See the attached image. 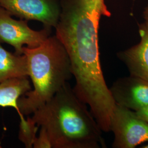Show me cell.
<instances>
[{"label":"cell","mask_w":148,"mask_h":148,"mask_svg":"<svg viewBox=\"0 0 148 148\" xmlns=\"http://www.w3.org/2000/svg\"><path fill=\"white\" fill-rule=\"evenodd\" d=\"M114 148H134L148 142V123L135 111L116 104L110 119Z\"/></svg>","instance_id":"cell-3"},{"label":"cell","mask_w":148,"mask_h":148,"mask_svg":"<svg viewBox=\"0 0 148 148\" xmlns=\"http://www.w3.org/2000/svg\"><path fill=\"white\" fill-rule=\"evenodd\" d=\"M140 41L137 45L117 54L126 65L130 75L148 81V25H139Z\"/></svg>","instance_id":"cell-7"},{"label":"cell","mask_w":148,"mask_h":148,"mask_svg":"<svg viewBox=\"0 0 148 148\" xmlns=\"http://www.w3.org/2000/svg\"><path fill=\"white\" fill-rule=\"evenodd\" d=\"M32 147L34 148H52L47 133L44 128L41 127L39 136L35 138Z\"/></svg>","instance_id":"cell-11"},{"label":"cell","mask_w":148,"mask_h":148,"mask_svg":"<svg viewBox=\"0 0 148 148\" xmlns=\"http://www.w3.org/2000/svg\"><path fill=\"white\" fill-rule=\"evenodd\" d=\"M143 17L145 21V23L148 25V5L145 8L143 12Z\"/></svg>","instance_id":"cell-13"},{"label":"cell","mask_w":148,"mask_h":148,"mask_svg":"<svg viewBox=\"0 0 148 148\" xmlns=\"http://www.w3.org/2000/svg\"><path fill=\"white\" fill-rule=\"evenodd\" d=\"M135 112L138 116L148 123V106Z\"/></svg>","instance_id":"cell-12"},{"label":"cell","mask_w":148,"mask_h":148,"mask_svg":"<svg viewBox=\"0 0 148 148\" xmlns=\"http://www.w3.org/2000/svg\"><path fill=\"white\" fill-rule=\"evenodd\" d=\"M115 104L134 111L148 106V81L130 75L116 80L109 88Z\"/></svg>","instance_id":"cell-6"},{"label":"cell","mask_w":148,"mask_h":148,"mask_svg":"<svg viewBox=\"0 0 148 148\" xmlns=\"http://www.w3.org/2000/svg\"><path fill=\"white\" fill-rule=\"evenodd\" d=\"M140 148H148V144H146V145H143V146H142V147H141Z\"/></svg>","instance_id":"cell-14"},{"label":"cell","mask_w":148,"mask_h":148,"mask_svg":"<svg viewBox=\"0 0 148 148\" xmlns=\"http://www.w3.org/2000/svg\"><path fill=\"white\" fill-rule=\"evenodd\" d=\"M38 126L32 121L30 117L20 121L19 139L26 148H32V144L37 133Z\"/></svg>","instance_id":"cell-10"},{"label":"cell","mask_w":148,"mask_h":148,"mask_svg":"<svg viewBox=\"0 0 148 148\" xmlns=\"http://www.w3.org/2000/svg\"><path fill=\"white\" fill-rule=\"evenodd\" d=\"M23 54L27 57L33 90L18 101L21 120L49 101L73 76L69 56L56 35L36 47L24 46Z\"/></svg>","instance_id":"cell-2"},{"label":"cell","mask_w":148,"mask_h":148,"mask_svg":"<svg viewBox=\"0 0 148 148\" xmlns=\"http://www.w3.org/2000/svg\"><path fill=\"white\" fill-rule=\"evenodd\" d=\"M31 90L27 77L13 78L0 82V106L13 108L19 114L18 101Z\"/></svg>","instance_id":"cell-9"},{"label":"cell","mask_w":148,"mask_h":148,"mask_svg":"<svg viewBox=\"0 0 148 148\" xmlns=\"http://www.w3.org/2000/svg\"><path fill=\"white\" fill-rule=\"evenodd\" d=\"M2 148V146H1V143L0 142V148Z\"/></svg>","instance_id":"cell-15"},{"label":"cell","mask_w":148,"mask_h":148,"mask_svg":"<svg viewBox=\"0 0 148 148\" xmlns=\"http://www.w3.org/2000/svg\"><path fill=\"white\" fill-rule=\"evenodd\" d=\"M31 119L46 130L52 148L106 147L95 117L68 83L34 111Z\"/></svg>","instance_id":"cell-1"},{"label":"cell","mask_w":148,"mask_h":148,"mask_svg":"<svg viewBox=\"0 0 148 148\" xmlns=\"http://www.w3.org/2000/svg\"><path fill=\"white\" fill-rule=\"evenodd\" d=\"M0 6L21 19L42 23L45 27H56L60 8L58 0H0Z\"/></svg>","instance_id":"cell-5"},{"label":"cell","mask_w":148,"mask_h":148,"mask_svg":"<svg viewBox=\"0 0 148 148\" xmlns=\"http://www.w3.org/2000/svg\"><path fill=\"white\" fill-rule=\"evenodd\" d=\"M11 13L0 6V43L13 46L16 54H23V48L37 47L50 36L51 29L45 27L40 31L32 29L27 21L16 20Z\"/></svg>","instance_id":"cell-4"},{"label":"cell","mask_w":148,"mask_h":148,"mask_svg":"<svg viewBox=\"0 0 148 148\" xmlns=\"http://www.w3.org/2000/svg\"><path fill=\"white\" fill-rule=\"evenodd\" d=\"M29 74L26 56L11 53L0 43V82L13 78L29 77Z\"/></svg>","instance_id":"cell-8"}]
</instances>
